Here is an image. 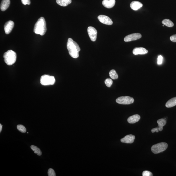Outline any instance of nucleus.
Listing matches in <instances>:
<instances>
[{
    "label": "nucleus",
    "mask_w": 176,
    "mask_h": 176,
    "mask_svg": "<svg viewBox=\"0 0 176 176\" xmlns=\"http://www.w3.org/2000/svg\"><path fill=\"white\" fill-rule=\"evenodd\" d=\"M48 174L49 176H56V174H55V171L52 168H50L48 170Z\"/></svg>",
    "instance_id": "obj_25"
},
{
    "label": "nucleus",
    "mask_w": 176,
    "mask_h": 176,
    "mask_svg": "<svg viewBox=\"0 0 176 176\" xmlns=\"http://www.w3.org/2000/svg\"><path fill=\"white\" fill-rule=\"evenodd\" d=\"M142 175L143 176H153V174L150 171H146L143 172Z\"/></svg>",
    "instance_id": "obj_26"
},
{
    "label": "nucleus",
    "mask_w": 176,
    "mask_h": 176,
    "mask_svg": "<svg viewBox=\"0 0 176 176\" xmlns=\"http://www.w3.org/2000/svg\"><path fill=\"white\" fill-rule=\"evenodd\" d=\"M115 0H103L102 4L103 6L107 8H113L115 5Z\"/></svg>",
    "instance_id": "obj_13"
},
{
    "label": "nucleus",
    "mask_w": 176,
    "mask_h": 176,
    "mask_svg": "<svg viewBox=\"0 0 176 176\" xmlns=\"http://www.w3.org/2000/svg\"><path fill=\"white\" fill-rule=\"evenodd\" d=\"M113 81L110 78H107L105 81V83L108 87H110L113 84Z\"/></svg>",
    "instance_id": "obj_24"
},
{
    "label": "nucleus",
    "mask_w": 176,
    "mask_h": 176,
    "mask_svg": "<svg viewBox=\"0 0 176 176\" xmlns=\"http://www.w3.org/2000/svg\"><path fill=\"white\" fill-rule=\"evenodd\" d=\"M170 40L173 42H176V34L171 36L170 38Z\"/></svg>",
    "instance_id": "obj_29"
},
{
    "label": "nucleus",
    "mask_w": 176,
    "mask_h": 176,
    "mask_svg": "<svg viewBox=\"0 0 176 176\" xmlns=\"http://www.w3.org/2000/svg\"><path fill=\"white\" fill-rule=\"evenodd\" d=\"M3 58L4 61L8 65H12L14 64L16 61V53L12 50H9L4 53Z\"/></svg>",
    "instance_id": "obj_3"
},
{
    "label": "nucleus",
    "mask_w": 176,
    "mask_h": 176,
    "mask_svg": "<svg viewBox=\"0 0 176 176\" xmlns=\"http://www.w3.org/2000/svg\"><path fill=\"white\" fill-rule=\"evenodd\" d=\"M176 105V97L171 98L169 100L166 104V107L167 108L173 107Z\"/></svg>",
    "instance_id": "obj_18"
},
{
    "label": "nucleus",
    "mask_w": 176,
    "mask_h": 176,
    "mask_svg": "<svg viewBox=\"0 0 176 176\" xmlns=\"http://www.w3.org/2000/svg\"><path fill=\"white\" fill-rule=\"evenodd\" d=\"M17 129L19 131L21 132L22 133H25L26 132V128L23 125H18L17 126Z\"/></svg>",
    "instance_id": "obj_23"
},
{
    "label": "nucleus",
    "mask_w": 176,
    "mask_h": 176,
    "mask_svg": "<svg viewBox=\"0 0 176 176\" xmlns=\"http://www.w3.org/2000/svg\"><path fill=\"white\" fill-rule=\"evenodd\" d=\"M31 148L33 151L34 152L35 154H37V155H39V156H40L42 155L41 151L37 146H34V145H32L31 146Z\"/></svg>",
    "instance_id": "obj_21"
},
{
    "label": "nucleus",
    "mask_w": 176,
    "mask_h": 176,
    "mask_svg": "<svg viewBox=\"0 0 176 176\" xmlns=\"http://www.w3.org/2000/svg\"><path fill=\"white\" fill-rule=\"evenodd\" d=\"M46 30L47 28L45 19L43 17H41L35 24L34 27V32L37 34L43 36L45 34Z\"/></svg>",
    "instance_id": "obj_2"
},
{
    "label": "nucleus",
    "mask_w": 176,
    "mask_h": 176,
    "mask_svg": "<svg viewBox=\"0 0 176 176\" xmlns=\"http://www.w3.org/2000/svg\"><path fill=\"white\" fill-rule=\"evenodd\" d=\"M135 139V136L132 135H127L121 139L120 141L122 143L127 144H131L133 143Z\"/></svg>",
    "instance_id": "obj_11"
},
{
    "label": "nucleus",
    "mask_w": 176,
    "mask_h": 176,
    "mask_svg": "<svg viewBox=\"0 0 176 176\" xmlns=\"http://www.w3.org/2000/svg\"><path fill=\"white\" fill-rule=\"evenodd\" d=\"M158 125L159 131H161L163 130V127L166 124V121L164 119H162L158 120L157 121Z\"/></svg>",
    "instance_id": "obj_17"
},
{
    "label": "nucleus",
    "mask_w": 176,
    "mask_h": 176,
    "mask_svg": "<svg viewBox=\"0 0 176 176\" xmlns=\"http://www.w3.org/2000/svg\"><path fill=\"white\" fill-rule=\"evenodd\" d=\"M140 119V116L138 114H135L129 117L128 119V122L129 123L134 124L138 122Z\"/></svg>",
    "instance_id": "obj_16"
},
{
    "label": "nucleus",
    "mask_w": 176,
    "mask_h": 176,
    "mask_svg": "<svg viewBox=\"0 0 176 176\" xmlns=\"http://www.w3.org/2000/svg\"><path fill=\"white\" fill-rule=\"evenodd\" d=\"M14 22L11 20L6 23L4 25V29L6 34H9L11 32L14 27Z\"/></svg>",
    "instance_id": "obj_9"
},
{
    "label": "nucleus",
    "mask_w": 176,
    "mask_h": 176,
    "mask_svg": "<svg viewBox=\"0 0 176 176\" xmlns=\"http://www.w3.org/2000/svg\"><path fill=\"white\" fill-rule=\"evenodd\" d=\"M159 131L158 128H154V129H153L151 130L152 132L153 133H154L155 132H158Z\"/></svg>",
    "instance_id": "obj_30"
},
{
    "label": "nucleus",
    "mask_w": 176,
    "mask_h": 176,
    "mask_svg": "<svg viewBox=\"0 0 176 176\" xmlns=\"http://www.w3.org/2000/svg\"><path fill=\"white\" fill-rule=\"evenodd\" d=\"M55 82L54 77L47 75L42 76L40 79L41 84L44 86L54 85Z\"/></svg>",
    "instance_id": "obj_5"
},
{
    "label": "nucleus",
    "mask_w": 176,
    "mask_h": 176,
    "mask_svg": "<svg viewBox=\"0 0 176 176\" xmlns=\"http://www.w3.org/2000/svg\"><path fill=\"white\" fill-rule=\"evenodd\" d=\"M162 61H163V57L161 55H159L158 58V65L162 64Z\"/></svg>",
    "instance_id": "obj_27"
},
{
    "label": "nucleus",
    "mask_w": 176,
    "mask_h": 176,
    "mask_svg": "<svg viewBox=\"0 0 176 176\" xmlns=\"http://www.w3.org/2000/svg\"><path fill=\"white\" fill-rule=\"evenodd\" d=\"M2 129V124H0V132H1Z\"/></svg>",
    "instance_id": "obj_31"
},
{
    "label": "nucleus",
    "mask_w": 176,
    "mask_h": 176,
    "mask_svg": "<svg viewBox=\"0 0 176 176\" xmlns=\"http://www.w3.org/2000/svg\"><path fill=\"white\" fill-rule=\"evenodd\" d=\"M168 146V144L166 143H160L153 145L151 149L153 153L157 154L165 151L167 148Z\"/></svg>",
    "instance_id": "obj_4"
},
{
    "label": "nucleus",
    "mask_w": 176,
    "mask_h": 176,
    "mask_svg": "<svg viewBox=\"0 0 176 176\" xmlns=\"http://www.w3.org/2000/svg\"><path fill=\"white\" fill-rule=\"evenodd\" d=\"M56 2L58 5L65 7L70 4L72 2V0H56Z\"/></svg>",
    "instance_id": "obj_19"
},
{
    "label": "nucleus",
    "mask_w": 176,
    "mask_h": 176,
    "mask_svg": "<svg viewBox=\"0 0 176 176\" xmlns=\"http://www.w3.org/2000/svg\"><path fill=\"white\" fill-rule=\"evenodd\" d=\"M142 37V35L139 33H135L128 35L124 38V41L129 42L132 41L137 40L140 39Z\"/></svg>",
    "instance_id": "obj_8"
},
{
    "label": "nucleus",
    "mask_w": 176,
    "mask_h": 176,
    "mask_svg": "<svg viewBox=\"0 0 176 176\" xmlns=\"http://www.w3.org/2000/svg\"><path fill=\"white\" fill-rule=\"evenodd\" d=\"M116 101V103L119 104L128 105L133 103L134 99L129 96H123L118 97Z\"/></svg>",
    "instance_id": "obj_6"
},
{
    "label": "nucleus",
    "mask_w": 176,
    "mask_h": 176,
    "mask_svg": "<svg viewBox=\"0 0 176 176\" xmlns=\"http://www.w3.org/2000/svg\"><path fill=\"white\" fill-rule=\"evenodd\" d=\"M110 77L112 79H116L118 78V76L116 71L114 70H112L109 72Z\"/></svg>",
    "instance_id": "obj_22"
},
{
    "label": "nucleus",
    "mask_w": 176,
    "mask_h": 176,
    "mask_svg": "<svg viewBox=\"0 0 176 176\" xmlns=\"http://www.w3.org/2000/svg\"><path fill=\"white\" fill-rule=\"evenodd\" d=\"M143 4L140 2L136 1L132 2L130 4V7L134 11H137L140 9L143 6Z\"/></svg>",
    "instance_id": "obj_14"
},
{
    "label": "nucleus",
    "mask_w": 176,
    "mask_h": 176,
    "mask_svg": "<svg viewBox=\"0 0 176 176\" xmlns=\"http://www.w3.org/2000/svg\"><path fill=\"white\" fill-rule=\"evenodd\" d=\"M87 32L90 38L92 41L95 42L97 38V32L96 28L92 27H88Z\"/></svg>",
    "instance_id": "obj_7"
},
{
    "label": "nucleus",
    "mask_w": 176,
    "mask_h": 176,
    "mask_svg": "<svg viewBox=\"0 0 176 176\" xmlns=\"http://www.w3.org/2000/svg\"><path fill=\"white\" fill-rule=\"evenodd\" d=\"M22 3L24 5H30V0H21Z\"/></svg>",
    "instance_id": "obj_28"
},
{
    "label": "nucleus",
    "mask_w": 176,
    "mask_h": 176,
    "mask_svg": "<svg viewBox=\"0 0 176 176\" xmlns=\"http://www.w3.org/2000/svg\"><path fill=\"white\" fill-rule=\"evenodd\" d=\"M148 52V51L143 47L135 48L133 51V53L135 55L138 54L143 55L147 54Z\"/></svg>",
    "instance_id": "obj_12"
},
{
    "label": "nucleus",
    "mask_w": 176,
    "mask_h": 176,
    "mask_svg": "<svg viewBox=\"0 0 176 176\" xmlns=\"http://www.w3.org/2000/svg\"><path fill=\"white\" fill-rule=\"evenodd\" d=\"M10 0H2L1 4V10L2 11H6L9 6Z\"/></svg>",
    "instance_id": "obj_15"
},
{
    "label": "nucleus",
    "mask_w": 176,
    "mask_h": 176,
    "mask_svg": "<svg viewBox=\"0 0 176 176\" xmlns=\"http://www.w3.org/2000/svg\"><path fill=\"white\" fill-rule=\"evenodd\" d=\"M67 48L69 54L71 57L74 58H78L80 48L77 43L72 38H69L67 43Z\"/></svg>",
    "instance_id": "obj_1"
},
{
    "label": "nucleus",
    "mask_w": 176,
    "mask_h": 176,
    "mask_svg": "<svg viewBox=\"0 0 176 176\" xmlns=\"http://www.w3.org/2000/svg\"><path fill=\"white\" fill-rule=\"evenodd\" d=\"M98 19L102 23L104 24L111 25L113 24V22L109 17L104 15H100L98 17Z\"/></svg>",
    "instance_id": "obj_10"
},
{
    "label": "nucleus",
    "mask_w": 176,
    "mask_h": 176,
    "mask_svg": "<svg viewBox=\"0 0 176 176\" xmlns=\"http://www.w3.org/2000/svg\"><path fill=\"white\" fill-rule=\"evenodd\" d=\"M162 23L164 25L169 27H172L174 26V24L172 21L169 19H165L162 21Z\"/></svg>",
    "instance_id": "obj_20"
}]
</instances>
